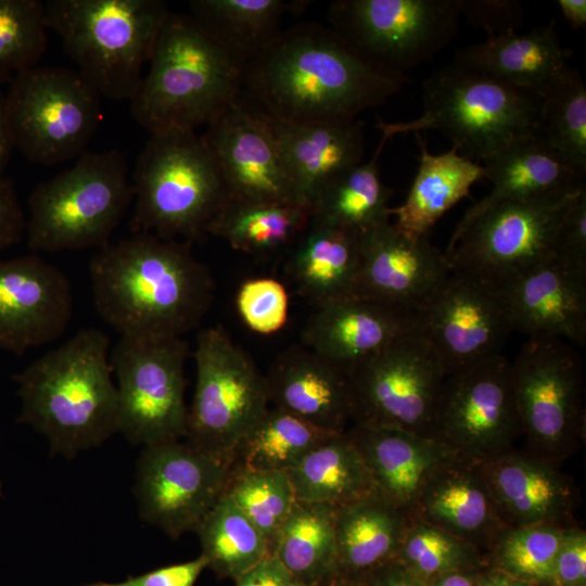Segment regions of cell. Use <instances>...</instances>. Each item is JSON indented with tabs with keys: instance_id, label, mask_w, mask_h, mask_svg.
<instances>
[{
	"instance_id": "cell-1",
	"label": "cell",
	"mask_w": 586,
	"mask_h": 586,
	"mask_svg": "<svg viewBox=\"0 0 586 586\" xmlns=\"http://www.w3.org/2000/svg\"><path fill=\"white\" fill-rule=\"evenodd\" d=\"M408 82L373 63L333 29L300 25L249 61L243 87L256 106L294 123H351Z\"/></svg>"
},
{
	"instance_id": "cell-2",
	"label": "cell",
	"mask_w": 586,
	"mask_h": 586,
	"mask_svg": "<svg viewBox=\"0 0 586 586\" xmlns=\"http://www.w3.org/2000/svg\"><path fill=\"white\" fill-rule=\"evenodd\" d=\"M88 268L95 310L120 336L183 337L214 300L192 242L137 232L99 249Z\"/></svg>"
},
{
	"instance_id": "cell-3",
	"label": "cell",
	"mask_w": 586,
	"mask_h": 586,
	"mask_svg": "<svg viewBox=\"0 0 586 586\" xmlns=\"http://www.w3.org/2000/svg\"><path fill=\"white\" fill-rule=\"evenodd\" d=\"M110 343L97 328L80 329L14 375L18 421L42 434L52 453L73 458L117 433Z\"/></svg>"
},
{
	"instance_id": "cell-4",
	"label": "cell",
	"mask_w": 586,
	"mask_h": 586,
	"mask_svg": "<svg viewBox=\"0 0 586 586\" xmlns=\"http://www.w3.org/2000/svg\"><path fill=\"white\" fill-rule=\"evenodd\" d=\"M148 64L130 111L150 133L195 131L240 98L243 88L245 63L189 14L168 13Z\"/></svg>"
},
{
	"instance_id": "cell-5",
	"label": "cell",
	"mask_w": 586,
	"mask_h": 586,
	"mask_svg": "<svg viewBox=\"0 0 586 586\" xmlns=\"http://www.w3.org/2000/svg\"><path fill=\"white\" fill-rule=\"evenodd\" d=\"M540 97L486 74L451 63L423 84V113L399 123L379 120L390 140L396 135L438 130L459 152L485 162L512 142L539 132Z\"/></svg>"
},
{
	"instance_id": "cell-6",
	"label": "cell",
	"mask_w": 586,
	"mask_h": 586,
	"mask_svg": "<svg viewBox=\"0 0 586 586\" xmlns=\"http://www.w3.org/2000/svg\"><path fill=\"white\" fill-rule=\"evenodd\" d=\"M162 0H48L46 24L77 71L113 101H130L169 13Z\"/></svg>"
},
{
	"instance_id": "cell-7",
	"label": "cell",
	"mask_w": 586,
	"mask_h": 586,
	"mask_svg": "<svg viewBox=\"0 0 586 586\" xmlns=\"http://www.w3.org/2000/svg\"><path fill=\"white\" fill-rule=\"evenodd\" d=\"M132 233L194 242L207 234L229 194L217 164L192 130L150 133L131 176Z\"/></svg>"
},
{
	"instance_id": "cell-8",
	"label": "cell",
	"mask_w": 586,
	"mask_h": 586,
	"mask_svg": "<svg viewBox=\"0 0 586 586\" xmlns=\"http://www.w3.org/2000/svg\"><path fill=\"white\" fill-rule=\"evenodd\" d=\"M133 202L128 163L118 149L85 151L28 196L27 246L34 253L101 249Z\"/></svg>"
},
{
	"instance_id": "cell-9",
	"label": "cell",
	"mask_w": 586,
	"mask_h": 586,
	"mask_svg": "<svg viewBox=\"0 0 586 586\" xmlns=\"http://www.w3.org/2000/svg\"><path fill=\"white\" fill-rule=\"evenodd\" d=\"M8 85L4 106L14 149L46 166L86 151L102 118V97L77 69L37 65Z\"/></svg>"
},
{
	"instance_id": "cell-10",
	"label": "cell",
	"mask_w": 586,
	"mask_h": 586,
	"mask_svg": "<svg viewBox=\"0 0 586 586\" xmlns=\"http://www.w3.org/2000/svg\"><path fill=\"white\" fill-rule=\"evenodd\" d=\"M184 441L233 462L239 443L270 406L265 374L222 327L201 329Z\"/></svg>"
},
{
	"instance_id": "cell-11",
	"label": "cell",
	"mask_w": 586,
	"mask_h": 586,
	"mask_svg": "<svg viewBox=\"0 0 586 586\" xmlns=\"http://www.w3.org/2000/svg\"><path fill=\"white\" fill-rule=\"evenodd\" d=\"M510 368L527 451L559 466L576 450L584 436L581 359L565 341L534 335L524 343Z\"/></svg>"
},
{
	"instance_id": "cell-12",
	"label": "cell",
	"mask_w": 586,
	"mask_h": 586,
	"mask_svg": "<svg viewBox=\"0 0 586 586\" xmlns=\"http://www.w3.org/2000/svg\"><path fill=\"white\" fill-rule=\"evenodd\" d=\"M584 189L582 183L486 211L449 241L451 270L501 286L552 257L558 228Z\"/></svg>"
},
{
	"instance_id": "cell-13",
	"label": "cell",
	"mask_w": 586,
	"mask_h": 586,
	"mask_svg": "<svg viewBox=\"0 0 586 586\" xmlns=\"http://www.w3.org/2000/svg\"><path fill=\"white\" fill-rule=\"evenodd\" d=\"M183 337L119 336L110 351L118 396L117 432L131 444L181 440L186 435Z\"/></svg>"
},
{
	"instance_id": "cell-14",
	"label": "cell",
	"mask_w": 586,
	"mask_h": 586,
	"mask_svg": "<svg viewBox=\"0 0 586 586\" xmlns=\"http://www.w3.org/2000/svg\"><path fill=\"white\" fill-rule=\"evenodd\" d=\"M347 374L353 425L431 436L447 373L418 327L352 366Z\"/></svg>"
},
{
	"instance_id": "cell-15",
	"label": "cell",
	"mask_w": 586,
	"mask_h": 586,
	"mask_svg": "<svg viewBox=\"0 0 586 586\" xmlns=\"http://www.w3.org/2000/svg\"><path fill=\"white\" fill-rule=\"evenodd\" d=\"M460 15V0H340L329 11L340 37L402 75L453 40Z\"/></svg>"
},
{
	"instance_id": "cell-16",
	"label": "cell",
	"mask_w": 586,
	"mask_h": 586,
	"mask_svg": "<svg viewBox=\"0 0 586 586\" xmlns=\"http://www.w3.org/2000/svg\"><path fill=\"white\" fill-rule=\"evenodd\" d=\"M232 467L186 441L143 446L133 485L140 517L173 539L194 532L225 494Z\"/></svg>"
},
{
	"instance_id": "cell-17",
	"label": "cell",
	"mask_w": 586,
	"mask_h": 586,
	"mask_svg": "<svg viewBox=\"0 0 586 586\" xmlns=\"http://www.w3.org/2000/svg\"><path fill=\"white\" fill-rule=\"evenodd\" d=\"M522 434L502 355L445 379L431 436L460 457L483 461L513 449Z\"/></svg>"
},
{
	"instance_id": "cell-18",
	"label": "cell",
	"mask_w": 586,
	"mask_h": 586,
	"mask_svg": "<svg viewBox=\"0 0 586 586\" xmlns=\"http://www.w3.org/2000/svg\"><path fill=\"white\" fill-rule=\"evenodd\" d=\"M416 317L447 375L501 355L512 331L500 288L455 270Z\"/></svg>"
},
{
	"instance_id": "cell-19",
	"label": "cell",
	"mask_w": 586,
	"mask_h": 586,
	"mask_svg": "<svg viewBox=\"0 0 586 586\" xmlns=\"http://www.w3.org/2000/svg\"><path fill=\"white\" fill-rule=\"evenodd\" d=\"M201 137L217 164L229 199L300 203L256 105L238 98L207 125Z\"/></svg>"
},
{
	"instance_id": "cell-20",
	"label": "cell",
	"mask_w": 586,
	"mask_h": 586,
	"mask_svg": "<svg viewBox=\"0 0 586 586\" xmlns=\"http://www.w3.org/2000/svg\"><path fill=\"white\" fill-rule=\"evenodd\" d=\"M73 301L67 276L36 253L0 258V351L23 355L58 340Z\"/></svg>"
},
{
	"instance_id": "cell-21",
	"label": "cell",
	"mask_w": 586,
	"mask_h": 586,
	"mask_svg": "<svg viewBox=\"0 0 586 586\" xmlns=\"http://www.w3.org/2000/svg\"><path fill=\"white\" fill-rule=\"evenodd\" d=\"M355 295L417 314L451 272L428 237L411 238L387 221L358 234Z\"/></svg>"
},
{
	"instance_id": "cell-22",
	"label": "cell",
	"mask_w": 586,
	"mask_h": 586,
	"mask_svg": "<svg viewBox=\"0 0 586 586\" xmlns=\"http://www.w3.org/2000/svg\"><path fill=\"white\" fill-rule=\"evenodd\" d=\"M512 331L586 343V273L550 257L504 285Z\"/></svg>"
},
{
	"instance_id": "cell-23",
	"label": "cell",
	"mask_w": 586,
	"mask_h": 586,
	"mask_svg": "<svg viewBox=\"0 0 586 586\" xmlns=\"http://www.w3.org/2000/svg\"><path fill=\"white\" fill-rule=\"evenodd\" d=\"M416 329L415 313L353 295L316 307L301 340L302 345L347 371Z\"/></svg>"
},
{
	"instance_id": "cell-24",
	"label": "cell",
	"mask_w": 586,
	"mask_h": 586,
	"mask_svg": "<svg viewBox=\"0 0 586 586\" xmlns=\"http://www.w3.org/2000/svg\"><path fill=\"white\" fill-rule=\"evenodd\" d=\"M480 462L500 515L509 527L573 524L577 492L557 464L514 448Z\"/></svg>"
},
{
	"instance_id": "cell-25",
	"label": "cell",
	"mask_w": 586,
	"mask_h": 586,
	"mask_svg": "<svg viewBox=\"0 0 586 586\" xmlns=\"http://www.w3.org/2000/svg\"><path fill=\"white\" fill-rule=\"evenodd\" d=\"M265 379L270 405L329 433L349 429V381L342 367L300 344L280 353Z\"/></svg>"
},
{
	"instance_id": "cell-26",
	"label": "cell",
	"mask_w": 586,
	"mask_h": 586,
	"mask_svg": "<svg viewBox=\"0 0 586 586\" xmlns=\"http://www.w3.org/2000/svg\"><path fill=\"white\" fill-rule=\"evenodd\" d=\"M346 432L375 489L409 517L432 476L460 457L434 437L399 429L354 424Z\"/></svg>"
},
{
	"instance_id": "cell-27",
	"label": "cell",
	"mask_w": 586,
	"mask_h": 586,
	"mask_svg": "<svg viewBox=\"0 0 586 586\" xmlns=\"http://www.w3.org/2000/svg\"><path fill=\"white\" fill-rule=\"evenodd\" d=\"M410 518L429 522L471 544L492 548L509 526L500 515L480 461L457 457L421 492Z\"/></svg>"
},
{
	"instance_id": "cell-28",
	"label": "cell",
	"mask_w": 586,
	"mask_h": 586,
	"mask_svg": "<svg viewBox=\"0 0 586 586\" xmlns=\"http://www.w3.org/2000/svg\"><path fill=\"white\" fill-rule=\"evenodd\" d=\"M260 112L300 203L310 206L331 178L361 163L365 151L361 122L294 123Z\"/></svg>"
},
{
	"instance_id": "cell-29",
	"label": "cell",
	"mask_w": 586,
	"mask_h": 586,
	"mask_svg": "<svg viewBox=\"0 0 586 586\" xmlns=\"http://www.w3.org/2000/svg\"><path fill=\"white\" fill-rule=\"evenodd\" d=\"M484 163L485 178L492 182V190L466 211L450 240L498 204L532 199L584 183L585 174L568 164L539 132L512 142Z\"/></svg>"
},
{
	"instance_id": "cell-30",
	"label": "cell",
	"mask_w": 586,
	"mask_h": 586,
	"mask_svg": "<svg viewBox=\"0 0 586 586\" xmlns=\"http://www.w3.org/2000/svg\"><path fill=\"white\" fill-rule=\"evenodd\" d=\"M568 58L552 20L522 35H489L459 50L454 63L540 95L568 68Z\"/></svg>"
},
{
	"instance_id": "cell-31",
	"label": "cell",
	"mask_w": 586,
	"mask_h": 586,
	"mask_svg": "<svg viewBox=\"0 0 586 586\" xmlns=\"http://www.w3.org/2000/svg\"><path fill=\"white\" fill-rule=\"evenodd\" d=\"M410 517L377 489L337 506L334 533L339 576L362 581L396 559Z\"/></svg>"
},
{
	"instance_id": "cell-32",
	"label": "cell",
	"mask_w": 586,
	"mask_h": 586,
	"mask_svg": "<svg viewBox=\"0 0 586 586\" xmlns=\"http://www.w3.org/2000/svg\"><path fill=\"white\" fill-rule=\"evenodd\" d=\"M420 148V163L406 200L390 207L393 225L411 238L428 237L434 224L460 200L471 187L485 178L484 166L461 154L456 145L442 154H431L420 132H413Z\"/></svg>"
},
{
	"instance_id": "cell-33",
	"label": "cell",
	"mask_w": 586,
	"mask_h": 586,
	"mask_svg": "<svg viewBox=\"0 0 586 586\" xmlns=\"http://www.w3.org/2000/svg\"><path fill=\"white\" fill-rule=\"evenodd\" d=\"M290 250L286 273L315 308L355 295L358 233L310 222Z\"/></svg>"
},
{
	"instance_id": "cell-34",
	"label": "cell",
	"mask_w": 586,
	"mask_h": 586,
	"mask_svg": "<svg viewBox=\"0 0 586 586\" xmlns=\"http://www.w3.org/2000/svg\"><path fill=\"white\" fill-rule=\"evenodd\" d=\"M388 140L381 137L374 155L331 178L310 203V222L361 233L390 221L393 191L381 179L378 165Z\"/></svg>"
},
{
	"instance_id": "cell-35",
	"label": "cell",
	"mask_w": 586,
	"mask_h": 586,
	"mask_svg": "<svg viewBox=\"0 0 586 586\" xmlns=\"http://www.w3.org/2000/svg\"><path fill=\"white\" fill-rule=\"evenodd\" d=\"M335 509L296 500L272 543L271 555L305 586H323L339 576Z\"/></svg>"
},
{
	"instance_id": "cell-36",
	"label": "cell",
	"mask_w": 586,
	"mask_h": 586,
	"mask_svg": "<svg viewBox=\"0 0 586 586\" xmlns=\"http://www.w3.org/2000/svg\"><path fill=\"white\" fill-rule=\"evenodd\" d=\"M310 207L297 202L229 199L208 227L237 251L268 255L291 249L310 224Z\"/></svg>"
},
{
	"instance_id": "cell-37",
	"label": "cell",
	"mask_w": 586,
	"mask_h": 586,
	"mask_svg": "<svg viewBox=\"0 0 586 586\" xmlns=\"http://www.w3.org/2000/svg\"><path fill=\"white\" fill-rule=\"evenodd\" d=\"M288 473L301 501L337 507L375 489L347 432L330 435Z\"/></svg>"
},
{
	"instance_id": "cell-38",
	"label": "cell",
	"mask_w": 586,
	"mask_h": 586,
	"mask_svg": "<svg viewBox=\"0 0 586 586\" xmlns=\"http://www.w3.org/2000/svg\"><path fill=\"white\" fill-rule=\"evenodd\" d=\"M301 1L192 0L190 16L216 41L246 63L281 33V17Z\"/></svg>"
},
{
	"instance_id": "cell-39",
	"label": "cell",
	"mask_w": 586,
	"mask_h": 586,
	"mask_svg": "<svg viewBox=\"0 0 586 586\" xmlns=\"http://www.w3.org/2000/svg\"><path fill=\"white\" fill-rule=\"evenodd\" d=\"M332 434L270 405L237 446L233 467L288 472Z\"/></svg>"
},
{
	"instance_id": "cell-40",
	"label": "cell",
	"mask_w": 586,
	"mask_h": 586,
	"mask_svg": "<svg viewBox=\"0 0 586 586\" xmlns=\"http://www.w3.org/2000/svg\"><path fill=\"white\" fill-rule=\"evenodd\" d=\"M207 568L219 577L235 581L271 555L264 534L225 493L196 528Z\"/></svg>"
},
{
	"instance_id": "cell-41",
	"label": "cell",
	"mask_w": 586,
	"mask_h": 586,
	"mask_svg": "<svg viewBox=\"0 0 586 586\" xmlns=\"http://www.w3.org/2000/svg\"><path fill=\"white\" fill-rule=\"evenodd\" d=\"M539 97V133L568 164L585 174L586 87L582 75L568 67Z\"/></svg>"
},
{
	"instance_id": "cell-42",
	"label": "cell",
	"mask_w": 586,
	"mask_h": 586,
	"mask_svg": "<svg viewBox=\"0 0 586 586\" xmlns=\"http://www.w3.org/2000/svg\"><path fill=\"white\" fill-rule=\"evenodd\" d=\"M272 543L296 498L286 471H260L232 467L225 492Z\"/></svg>"
},
{
	"instance_id": "cell-43",
	"label": "cell",
	"mask_w": 586,
	"mask_h": 586,
	"mask_svg": "<svg viewBox=\"0 0 586 586\" xmlns=\"http://www.w3.org/2000/svg\"><path fill=\"white\" fill-rule=\"evenodd\" d=\"M479 549L418 518H410L396 559L423 583L470 569Z\"/></svg>"
},
{
	"instance_id": "cell-44",
	"label": "cell",
	"mask_w": 586,
	"mask_h": 586,
	"mask_svg": "<svg viewBox=\"0 0 586 586\" xmlns=\"http://www.w3.org/2000/svg\"><path fill=\"white\" fill-rule=\"evenodd\" d=\"M44 2L0 0V84L37 66L47 50Z\"/></svg>"
},
{
	"instance_id": "cell-45",
	"label": "cell",
	"mask_w": 586,
	"mask_h": 586,
	"mask_svg": "<svg viewBox=\"0 0 586 586\" xmlns=\"http://www.w3.org/2000/svg\"><path fill=\"white\" fill-rule=\"evenodd\" d=\"M564 527L542 523L506 528L491 548L494 568L535 584L552 582Z\"/></svg>"
},
{
	"instance_id": "cell-46",
	"label": "cell",
	"mask_w": 586,
	"mask_h": 586,
	"mask_svg": "<svg viewBox=\"0 0 586 586\" xmlns=\"http://www.w3.org/2000/svg\"><path fill=\"white\" fill-rule=\"evenodd\" d=\"M235 307L250 330L270 335L286 323L289 296L280 281L269 277L252 278L239 286Z\"/></svg>"
},
{
	"instance_id": "cell-47",
	"label": "cell",
	"mask_w": 586,
	"mask_h": 586,
	"mask_svg": "<svg viewBox=\"0 0 586 586\" xmlns=\"http://www.w3.org/2000/svg\"><path fill=\"white\" fill-rule=\"evenodd\" d=\"M552 257L586 273V189L571 204L558 228Z\"/></svg>"
},
{
	"instance_id": "cell-48",
	"label": "cell",
	"mask_w": 586,
	"mask_h": 586,
	"mask_svg": "<svg viewBox=\"0 0 586 586\" xmlns=\"http://www.w3.org/2000/svg\"><path fill=\"white\" fill-rule=\"evenodd\" d=\"M460 10L470 23L484 28L488 36L514 30L522 24L523 10L518 1L460 0Z\"/></svg>"
},
{
	"instance_id": "cell-49",
	"label": "cell",
	"mask_w": 586,
	"mask_h": 586,
	"mask_svg": "<svg viewBox=\"0 0 586 586\" xmlns=\"http://www.w3.org/2000/svg\"><path fill=\"white\" fill-rule=\"evenodd\" d=\"M586 579V532L564 527L555 561L553 582L560 586H584Z\"/></svg>"
},
{
	"instance_id": "cell-50",
	"label": "cell",
	"mask_w": 586,
	"mask_h": 586,
	"mask_svg": "<svg viewBox=\"0 0 586 586\" xmlns=\"http://www.w3.org/2000/svg\"><path fill=\"white\" fill-rule=\"evenodd\" d=\"M207 560L200 555L198 558L130 576L120 582H95L85 586H194Z\"/></svg>"
},
{
	"instance_id": "cell-51",
	"label": "cell",
	"mask_w": 586,
	"mask_h": 586,
	"mask_svg": "<svg viewBox=\"0 0 586 586\" xmlns=\"http://www.w3.org/2000/svg\"><path fill=\"white\" fill-rule=\"evenodd\" d=\"M26 231V217L15 183L0 176V253L18 243Z\"/></svg>"
},
{
	"instance_id": "cell-52",
	"label": "cell",
	"mask_w": 586,
	"mask_h": 586,
	"mask_svg": "<svg viewBox=\"0 0 586 586\" xmlns=\"http://www.w3.org/2000/svg\"><path fill=\"white\" fill-rule=\"evenodd\" d=\"M235 586H305L272 555L239 576Z\"/></svg>"
},
{
	"instance_id": "cell-53",
	"label": "cell",
	"mask_w": 586,
	"mask_h": 586,
	"mask_svg": "<svg viewBox=\"0 0 586 586\" xmlns=\"http://www.w3.org/2000/svg\"><path fill=\"white\" fill-rule=\"evenodd\" d=\"M362 581L365 586H426L397 560L377 568Z\"/></svg>"
},
{
	"instance_id": "cell-54",
	"label": "cell",
	"mask_w": 586,
	"mask_h": 586,
	"mask_svg": "<svg viewBox=\"0 0 586 586\" xmlns=\"http://www.w3.org/2000/svg\"><path fill=\"white\" fill-rule=\"evenodd\" d=\"M14 145L11 139L4 106V93L0 90V176L9 164Z\"/></svg>"
},
{
	"instance_id": "cell-55",
	"label": "cell",
	"mask_w": 586,
	"mask_h": 586,
	"mask_svg": "<svg viewBox=\"0 0 586 586\" xmlns=\"http://www.w3.org/2000/svg\"><path fill=\"white\" fill-rule=\"evenodd\" d=\"M477 586H536L518 577H514L497 568L485 571L477 575Z\"/></svg>"
},
{
	"instance_id": "cell-56",
	"label": "cell",
	"mask_w": 586,
	"mask_h": 586,
	"mask_svg": "<svg viewBox=\"0 0 586 586\" xmlns=\"http://www.w3.org/2000/svg\"><path fill=\"white\" fill-rule=\"evenodd\" d=\"M563 16L573 29L584 28L586 25V1L585 0H558Z\"/></svg>"
},
{
	"instance_id": "cell-57",
	"label": "cell",
	"mask_w": 586,
	"mask_h": 586,
	"mask_svg": "<svg viewBox=\"0 0 586 586\" xmlns=\"http://www.w3.org/2000/svg\"><path fill=\"white\" fill-rule=\"evenodd\" d=\"M426 586H477V577L467 573V570L455 571L426 583Z\"/></svg>"
},
{
	"instance_id": "cell-58",
	"label": "cell",
	"mask_w": 586,
	"mask_h": 586,
	"mask_svg": "<svg viewBox=\"0 0 586 586\" xmlns=\"http://www.w3.org/2000/svg\"><path fill=\"white\" fill-rule=\"evenodd\" d=\"M323 586H365L364 581L337 576Z\"/></svg>"
},
{
	"instance_id": "cell-59",
	"label": "cell",
	"mask_w": 586,
	"mask_h": 586,
	"mask_svg": "<svg viewBox=\"0 0 586 586\" xmlns=\"http://www.w3.org/2000/svg\"><path fill=\"white\" fill-rule=\"evenodd\" d=\"M2 496V487H1V484H0V497Z\"/></svg>"
},
{
	"instance_id": "cell-60",
	"label": "cell",
	"mask_w": 586,
	"mask_h": 586,
	"mask_svg": "<svg viewBox=\"0 0 586 586\" xmlns=\"http://www.w3.org/2000/svg\"><path fill=\"white\" fill-rule=\"evenodd\" d=\"M551 586H560V585H558V584H553V585H551Z\"/></svg>"
}]
</instances>
